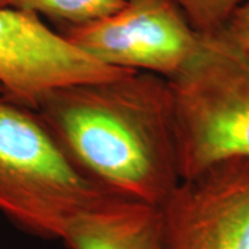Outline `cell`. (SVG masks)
<instances>
[{
    "instance_id": "52a82bcc",
    "label": "cell",
    "mask_w": 249,
    "mask_h": 249,
    "mask_svg": "<svg viewBox=\"0 0 249 249\" xmlns=\"http://www.w3.org/2000/svg\"><path fill=\"white\" fill-rule=\"evenodd\" d=\"M61 241L70 249H166L162 209L114 194L76 214Z\"/></svg>"
},
{
    "instance_id": "277c9868",
    "label": "cell",
    "mask_w": 249,
    "mask_h": 249,
    "mask_svg": "<svg viewBox=\"0 0 249 249\" xmlns=\"http://www.w3.org/2000/svg\"><path fill=\"white\" fill-rule=\"evenodd\" d=\"M72 45L111 68L169 79L198 50L201 37L175 0H124L112 14L60 31Z\"/></svg>"
},
{
    "instance_id": "3957f363",
    "label": "cell",
    "mask_w": 249,
    "mask_h": 249,
    "mask_svg": "<svg viewBox=\"0 0 249 249\" xmlns=\"http://www.w3.org/2000/svg\"><path fill=\"white\" fill-rule=\"evenodd\" d=\"M180 178L230 160H249V60L222 35H202L168 79Z\"/></svg>"
},
{
    "instance_id": "7a4b0ae2",
    "label": "cell",
    "mask_w": 249,
    "mask_h": 249,
    "mask_svg": "<svg viewBox=\"0 0 249 249\" xmlns=\"http://www.w3.org/2000/svg\"><path fill=\"white\" fill-rule=\"evenodd\" d=\"M109 196L73 163L35 109L0 86V213L32 235L61 240L76 214Z\"/></svg>"
},
{
    "instance_id": "6da1fadb",
    "label": "cell",
    "mask_w": 249,
    "mask_h": 249,
    "mask_svg": "<svg viewBox=\"0 0 249 249\" xmlns=\"http://www.w3.org/2000/svg\"><path fill=\"white\" fill-rule=\"evenodd\" d=\"M86 176L116 196L160 205L178 175L169 82L151 72L70 85L36 108Z\"/></svg>"
},
{
    "instance_id": "30bf717a",
    "label": "cell",
    "mask_w": 249,
    "mask_h": 249,
    "mask_svg": "<svg viewBox=\"0 0 249 249\" xmlns=\"http://www.w3.org/2000/svg\"><path fill=\"white\" fill-rule=\"evenodd\" d=\"M222 35L230 45L249 60V0H245L238 9L232 13Z\"/></svg>"
},
{
    "instance_id": "ba28073f",
    "label": "cell",
    "mask_w": 249,
    "mask_h": 249,
    "mask_svg": "<svg viewBox=\"0 0 249 249\" xmlns=\"http://www.w3.org/2000/svg\"><path fill=\"white\" fill-rule=\"evenodd\" d=\"M124 0H0V7L46 16L62 25H78L106 17L124 6Z\"/></svg>"
},
{
    "instance_id": "5b68a950",
    "label": "cell",
    "mask_w": 249,
    "mask_h": 249,
    "mask_svg": "<svg viewBox=\"0 0 249 249\" xmlns=\"http://www.w3.org/2000/svg\"><path fill=\"white\" fill-rule=\"evenodd\" d=\"M124 72L82 52L35 14L0 7V86L18 104L36 111L53 90Z\"/></svg>"
},
{
    "instance_id": "8fae6325",
    "label": "cell",
    "mask_w": 249,
    "mask_h": 249,
    "mask_svg": "<svg viewBox=\"0 0 249 249\" xmlns=\"http://www.w3.org/2000/svg\"><path fill=\"white\" fill-rule=\"evenodd\" d=\"M0 249H1V248H0Z\"/></svg>"
},
{
    "instance_id": "9c48e42d",
    "label": "cell",
    "mask_w": 249,
    "mask_h": 249,
    "mask_svg": "<svg viewBox=\"0 0 249 249\" xmlns=\"http://www.w3.org/2000/svg\"><path fill=\"white\" fill-rule=\"evenodd\" d=\"M199 35L222 32L232 13L245 0H175Z\"/></svg>"
},
{
    "instance_id": "8992f818",
    "label": "cell",
    "mask_w": 249,
    "mask_h": 249,
    "mask_svg": "<svg viewBox=\"0 0 249 249\" xmlns=\"http://www.w3.org/2000/svg\"><path fill=\"white\" fill-rule=\"evenodd\" d=\"M160 209L166 249H249V160L181 178Z\"/></svg>"
}]
</instances>
